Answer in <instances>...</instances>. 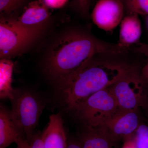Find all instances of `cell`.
Returning a JSON list of instances; mask_svg holds the SVG:
<instances>
[{"label":"cell","instance_id":"cell-1","mask_svg":"<svg viewBox=\"0 0 148 148\" xmlns=\"http://www.w3.org/2000/svg\"><path fill=\"white\" fill-rule=\"evenodd\" d=\"M131 52L98 53L75 73L55 84L64 108L74 112L92 94L116 82L132 66L125 61Z\"/></svg>","mask_w":148,"mask_h":148},{"label":"cell","instance_id":"cell-2","mask_svg":"<svg viewBox=\"0 0 148 148\" xmlns=\"http://www.w3.org/2000/svg\"><path fill=\"white\" fill-rule=\"evenodd\" d=\"M128 51L118 43L98 38L87 30L70 29L51 45L45 60L43 70L55 85L75 73L98 53Z\"/></svg>","mask_w":148,"mask_h":148},{"label":"cell","instance_id":"cell-3","mask_svg":"<svg viewBox=\"0 0 148 148\" xmlns=\"http://www.w3.org/2000/svg\"><path fill=\"white\" fill-rule=\"evenodd\" d=\"M11 114L15 124L27 140L37 132L45 105L36 92L27 89H14L10 99Z\"/></svg>","mask_w":148,"mask_h":148},{"label":"cell","instance_id":"cell-4","mask_svg":"<svg viewBox=\"0 0 148 148\" xmlns=\"http://www.w3.org/2000/svg\"><path fill=\"white\" fill-rule=\"evenodd\" d=\"M119 109L115 98L108 87L92 94L73 112L83 125L101 128Z\"/></svg>","mask_w":148,"mask_h":148},{"label":"cell","instance_id":"cell-5","mask_svg":"<svg viewBox=\"0 0 148 148\" xmlns=\"http://www.w3.org/2000/svg\"><path fill=\"white\" fill-rule=\"evenodd\" d=\"M43 27L27 29L16 24L12 18L1 17V59H10L25 52L39 36Z\"/></svg>","mask_w":148,"mask_h":148},{"label":"cell","instance_id":"cell-6","mask_svg":"<svg viewBox=\"0 0 148 148\" xmlns=\"http://www.w3.org/2000/svg\"><path fill=\"white\" fill-rule=\"evenodd\" d=\"M145 85L139 69L132 66L123 76L109 88L120 110H136L144 101Z\"/></svg>","mask_w":148,"mask_h":148},{"label":"cell","instance_id":"cell-7","mask_svg":"<svg viewBox=\"0 0 148 148\" xmlns=\"http://www.w3.org/2000/svg\"><path fill=\"white\" fill-rule=\"evenodd\" d=\"M125 9L123 0H98L91 14L92 21L100 29L112 31L123 19Z\"/></svg>","mask_w":148,"mask_h":148},{"label":"cell","instance_id":"cell-8","mask_svg":"<svg viewBox=\"0 0 148 148\" xmlns=\"http://www.w3.org/2000/svg\"><path fill=\"white\" fill-rule=\"evenodd\" d=\"M139 125L136 110L119 109L103 128L117 142L132 139Z\"/></svg>","mask_w":148,"mask_h":148},{"label":"cell","instance_id":"cell-9","mask_svg":"<svg viewBox=\"0 0 148 148\" xmlns=\"http://www.w3.org/2000/svg\"><path fill=\"white\" fill-rule=\"evenodd\" d=\"M49 8L43 0H35L25 6L21 16L12 18L16 24L27 29L44 27L50 16Z\"/></svg>","mask_w":148,"mask_h":148},{"label":"cell","instance_id":"cell-10","mask_svg":"<svg viewBox=\"0 0 148 148\" xmlns=\"http://www.w3.org/2000/svg\"><path fill=\"white\" fill-rule=\"evenodd\" d=\"M44 148H67L68 140L64 120L60 113L49 117L45 129L42 132Z\"/></svg>","mask_w":148,"mask_h":148},{"label":"cell","instance_id":"cell-11","mask_svg":"<svg viewBox=\"0 0 148 148\" xmlns=\"http://www.w3.org/2000/svg\"><path fill=\"white\" fill-rule=\"evenodd\" d=\"M141 34L142 27L138 14L128 13L121 22L118 44L121 47L130 50L138 44Z\"/></svg>","mask_w":148,"mask_h":148},{"label":"cell","instance_id":"cell-12","mask_svg":"<svg viewBox=\"0 0 148 148\" xmlns=\"http://www.w3.org/2000/svg\"><path fill=\"white\" fill-rule=\"evenodd\" d=\"M83 126L78 133L77 138L82 148H115L116 141L103 127Z\"/></svg>","mask_w":148,"mask_h":148},{"label":"cell","instance_id":"cell-13","mask_svg":"<svg viewBox=\"0 0 148 148\" xmlns=\"http://www.w3.org/2000/svg\"><path fill=\"white\" fill-rule=\"evenodd\" d=\"M26 138L14 121L10 110L0 107V148H7L21 138ZM27 139V138H26Z\"/></svg>","mask_w":148,"mask_h":148},{"label":"cell","instance_id":"cell-14","mask_svg":"<svg viewBox=\"0 0 148 148\" xmlns=\"http://www.w3.org/2000/svg\"><path fill=\"white\" fill-rule=\"evenodd\" d=\"M13 64L10 59L0 61V95L1 99L12 98L14 89L12 86Z\"/></svg>","mask_w":148,"mask_h":148},{"label":"cell","instance_id":"cell-15","mask_svg":"<svg viewBox=\"0 0 148 148\" xmlns=\"http://www.w3.org/2000/svg\"><path fill=\"white\" fill-rule=\"evenodd\" d=\"M27 0H0L1 17L14 18V15L24 8Z\"/></svg>","mask_w":148,"mask_h":148},{"label":"cell","instance_id":"cell-16","mask_svg":"<svg viewBox=\"0 0 148 148\" xmlns=\"http://www.w3.org/2000/svg\"><path fill=\"white\" fill-rule=\"evenodd\" d=\"M128 13L148 15V0H123Z\"/></svg>","mask_w":148,"mask_h":148},{"label":"cell","instance_id":"cell-17","mask_svg":"<svg viewBox=\"0 0 148 148\" xmlns=\"http://www.w3.org/2000/svg\"><path fill=\"white\" fill-rule=\"evenodd\" d=\"M131 50L134 53H139L146 57V62L140 71V76L145 85H148V44L138 43L132 47Z\"/></svg>","mask_w":148,"mask_h":148},{"label":"cell","instance_id":"cell-18","mask_svg":"<svg viewBox=\"0 0 148 148\" xmlns=\"http://www.w3.org/2000/svg\"><path fill=\"white\" fill-rule=\"evenodd\" d=\"M137 148H148V126L140 125L132 138Z\"/></svg>","mask_w":148,"mask_h":148},{"label":"cell","instance_id":"cell-19","mask_svg":"<svg viewBox=\"0 0 148 148\" xmlns=\"http://www.w3.org/2000/svg\"><path fill=\"white\" fill-rule=\"evenodd\" d=\"M91 0H74L72 5L81 14L84 16H88Z\"/></svg>","mask_w":148,"mask_h":148},{"label":"cell","instance_id":"cell-20","mask_svg":"<svg viewBox=\"0 0 148 148\" xmlns=\"http://www.w3.org/2000/svg\"><path fill=\"white\" fill-rule=\"evenodd\" d=\"M31 148H44L42 132L37 131L28 140Z\"/></svg>","mask_w":148,"mask_h":148},{"label":"cell","instance_id":"cell-21","mask_svg":"<svg viewBox=\"0 0 148 148\" xmlns=\"http://www.w3.org/2000/svg\"><path fill=\"white\" fill-rule=\"evenodd\" d=\"M49 8H60L64 7L69 0H43Z\"/></svg>","mask_w":148,"mask_h":148},{"label":"cell","instance_id":"cell-22","mask_svg":"<svg viewBox=\"0 0 148 148\" xmlns=\"http://www.w3.org/2000/svg\"><path fill=\"white\" fill-rule=\"evenodd\" d=\"M67 148H82L77 139H70L68 141Z\"/></svg>","mask_w":148,"mask_h":148},{"label":"cell","instance_id":"cell-23","mask_svg":"<svg viewBox=\"0 0 148 148\" xmlns=\"http://www.w3.org/2000/svg\"><path fill=\"white\" fill-rule=\"evenodd\" d=\"M16 144L17 145L16 148H31L28 140L25 138L18 140Z\"/></svg>","mask_w":148,"mask_h":148},{"label":"cell","instance_id":"cell-24","mask_svg":"<svg viewBox=\"0 0 148 148\" xmlns=\"http://www.w3.org/2000/svg\"><path fill=\"white\" fill-rule=\"evenodd\" d=\"M121 148H137L132 139H128L125 141Z\"/></svg>","mask_w":148,"mask_h":148}]
</instances>
